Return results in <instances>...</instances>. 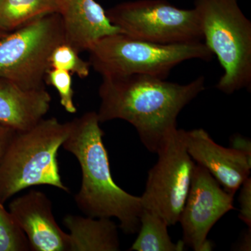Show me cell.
Instances as JSON below:
<instances>
[{
    "label": "cell",
    "mask_w": 251,
    "mask_h": 251,
    "mask_svg": "<svg viewBox=\"0 0 251 251\" xmlns=\"http://www.w3.org/2000/svg\"><path fill=\"white\" fill-rule=\"evenodd\" d=\"M201 75L187 84L168 82L151 75L102 77L99 89L100 123L122 120L134 126L150 152L176 128L180 112L205 90Z\"/></svg>",
    "instance_id": "cell-1"
},
{
    "label": "cell",
    "mask_w": 251,
    "mask_h": 251,
    "mask_svg": "<svg viewBox=\"0 0 251 251\" xmlns=\"http://www.w3.org/2000/svg\"><path fill=\"white\" fill-rule=\"evenodd\" d=\"M99 125L95 112L74 119L62 146L77 158L82 171L75 204L85 216L116 218L125 233H137L143 210L141 198L126 192L112 179L104 132Z\"/></svg>",
    "instance_id": "cell-2"
},
{
    "label": "cell",
    "mask_w": 251,
    "mask_h": 251,
    "mask_svg": "<svg viewBox=\"0 0 251 251\" xmlns=\"http://www.w3.org/2000/svg\"><path fill=\"white\" fill-rule=\"evenodd\" d=\"M70 122L44 118L29 129L16 132L0 159V201L18 193L49 185L69 193L59 174L58 151L67 139Z\"/></svg>",
    "instance_id": "cell-3"
},
{
    "label": "cell",
    "mask_w": 251,
    "mask_h": 251,
    "mask_svg": "<svg viewBox=\"0 0 251 251\" xmlns=\"http://www.w3.org/2000/svg\"><path fill=\"white\" fill-rule=\"evenodd\" d=\"M202 39L224 70L216 87L233 94L251 87V23L238 0H195Z\"/></svg>",
    "instance_id": "cell-4"
},
{
    "label": "cell",
    "mask_w": 251,
    "mask_h": 251,
    "mask_svg": "<svg viewBox=\"0 0 251 251\" xmlns=\"http://www.w3.org/2000/svg\"><path fill=\"white\" fill-rule=\"evenodd\" d=\"M87 51L90 67L102 77L140 74L166 79L175 67L185 61H209L214 56L202 41L166 45L122 32L102 38Z\"/></svg>",
    "instance_id": "cell-5"
},
{
    "label": "cell",
    "mask_w": 251,
    "mask_h": 251,
    "mask_svg": "<svg viewBox=\"0 0 251 251\" xmlns=\"http://www.w3.org/2000/svg\"><path fill=\"white\" fill-rule=\"evenodd\" d=\"M65 42L60 15H43L0 39V77L30 88L45 87L54 49Z\"/></svg>",
    "instance_id": "cell-6"
},
{
    "label": "cell",
    "mask_w": 251,
    "mask_h": 251,
    "mask_svg": "<svg viewBox=\"0 0 251 251\" xmlns=\"http://www.w3.org/2000/svg\"><path fill=\"white\" fill-rule=\"evenodd\" d=\"M110 22L123 33L158 44H181L202 40L196 10L184 9L167 0L125 1L106 11Z\"/></svg>",
    "instance_id": "cell-7"
},
{
    "label": "cell",
    "mask_w": 251,
    "mask_h": 251,
    "mask_svg": "<svg viewBox=\"0 0 251 251\" xmlns=\"http://www.w3.org/2000/svg\"><path fill=\"white\" fill-rule=\"evenodd\" d=\"M184 132L173 128L163 139L140 197L143 209L161 216L168 226L179 222L196 165L186 149Z\"/></svg>",
    "instance_id": "cell-8"
},
{
    "label": "cell",
    "mask_w": 251,
    "mask_h": 251,
    "mask_svg": "<svg viewBox=\"0 0 251 251\" xmlns=\"http://www.w3.org/2000/svg\"><path fill=\"white\" fill-rule=\"evenodd\" d=\"M233 201L234 196L221 187L205 168L196 164L179 220L185 245L195 251L212 250L208 234L225 214L234 209Z\"/></svg>",
    "instance_id": "cell-9"
},
{
    "label": "cell",
    "mask_w": 251,
    "mask_h": 251,
    "mask_svg": "<svg viewBox=\"0 0 251 251\" xmlns=\"http://www.w3.org/2000/svg\"><path fill=\"white\" fill-rule=\"evenodd\" d=\"M9 211L25 234L31 251H68L69 234L57 224L45 193L30 190L11 201Z\"/></svg>",
    "instance_id": "cell-10"
},
{
    "label": "cell",
    "mask_w": 251,
    "mask_h": 251,
    "mask_svg": "<svg viewBox=\"0 0 251 251\" xmlns=\"http://www.w3.org/2000/svg\"><path fill=\"white\" fill-rule=\"evenodd\" d=\"M185 143L193 161L205 168L225 191L234 196L249 177L251 158L216 143L202 128L185 130Z\"/></svg>",
    "instance_id": "cell-11"
},
{
    "label": "cell",
    "mask_w": 251,
    "mask_h": 251,
    "mask_svg": "<svg viewBox=\"0 0 251 251\" xmlns=\"http://www.w3.org/2000/svg\"><path fill=\"white\" fill-rule=\"evenodd\" d=\"M58 14L65 43L79 53L105 36L123 33L110 22L106 11L95 0H60Z\"/></svg>",
    "instance_id": "cell-12"
},
{
    "label": "cell",
    "mask_w": 251,
    "mask_h": 251,
    "mask_svg": "<svg viewBox=\"0 0 251 251\" xmlns=\"http://www.w3.org/2000/svg\"><path fill=\"white\" fill-rule=\"evenodd\" d=\"M51 100L45 87L30 88L0 77V123L14 131L29 129L45 118Z\"/></svg>",
    "instance_id": "cell-13"
},
{
    "label": "cell",
    "mask_w": 251,
    "mask_h": 251,
    "mask_svg": "<svg viewBox=\"0 0 251 251\" xmlns=\"http://www.w3.org/2000/svg\"><path fill=\"white\" fill-rule=\"evenodd\" d=\"M63 224L69 231L68 251L120 250L117 225L109 218L67 214Z\"/></svg>",
    "instance_id": "cell-14"
},
{
    "label": "cell",
    "mask_w": 251,
    "mask_h": 251,
    "mask_svg": "<svg viewBox=\"0 0 251 251\" xmlns=\"http://www.w3.org/2000/svg\"><path fill=\"white\" fill-rule=\"evenodd\" d=\"M60 0H0V31L9 33L43 15L58 14Z\"/></svg>",
    "instance_id": "cell-15"
},
{
    "label": "cell",
    "mask_w": 251,
    "mask_h": 251,
    "mask_svg": "<svg viewBox=\"0 0 251 251\" xmlns=\"http://www.w3.org/2000/svg\"><path fill=\"white\" fill-rule=\"evenodd\" d=\"M138 236L128 251H182L185 244L172 241L168 231V224L161 216L143 209L140 218Z\"/></svg>",
    "instance_id": "cell-16"
},
{
    "label": "cell",
    "mask_w": 251,
    "mask_h": 251,
    "mask_svg": "<svg viewBox=\"0 0 251 251\" xmlns=\"http://www.w3.org/2000/svg\"><path fill=\"white\" fill-rule=\"evenodd\" d=\"M29 242L14 216L0 201V251H29Z\"/></svg>",
    "instance_id": "cell-17"
},
{
    "label": "cell",
    "mask_w": 251,
    "mask_h": 251,
    "mask_svg": "<svg viewBox=\"0 0 251 251\" xmlns=\"http://www.w3.org/2000/svg\"><path fill=\"white\" fill-rule=\"evenodd\" d=\"M50 69L67 71L80 78L90 75V63L80 58L76 50L65 42L54 49L50 58Z\"/></svg>",
    "instance_id": "cell-18"
},
{
    "label": "cell",
    "mask_w": 251,
    "mask_h": 251,
    "mask_svg": "<svg viewBox=\"0 0 251 251\" xmlns=\"http://www.w3.org/2000/svg\"><path fill=\"white\" fill-rule=\"evenodd\" d=\"M46 82L58 92L60 103L67 112L74 114L77 108L74 103L72 74L60 69H50L46 75Z\"/></svg>",
    "instance_id": "cell-19"
},
{
    "label": "cell",
    "mask_w": 251,
    "mask_h": 251,
    "mask_svg": "<svg viewBox=\"0 0 251 251\" xmlns=\"http://www.w3.org/2000/svg\"><path fill=\"white\" fill-rule=\"evenodd\" d=\"M239 201L240 204L239 218L251 228V179L248 177L241 186Z\"/></svg>",
    "instance_id": "cell-20"
},
{
    "label": "cell",
    "mask_w": 251,
    "mask_h": 251,
    "mask_svg": "<svg viewBox=\"0 0 251 251\" xmlns=\"http://www.w3.org/2000/svg\"><path fill=\"white\" fill-rule=\"evenodd\" d=\"M231 148L234 149L251 158V143L249 138L236 134L230 138Z\"/></svg>",
    "instance_id": "cell-21"
},
{
    "label": "cell",
    "mask_w": 251,
    "mask_h": 251,
    "mask_svg": "<svg viewBox=\"0 0 251 251\" xmlns=\"http://www.w3.org/2000/svg\"><path fill=\"white\" fill-rule=\"evenodd\" d=\"M16 131L0 123V159Z\"/></svg>",
    "instance_id": "cell-22"
},
{
    "label": "cell",
    "mask_w": 251,
    "mask_h": 251,
    "mask_svg": "<svg viewBox=\"0 0 251 251\" xmlns=\"http://www.w3.org/2000/svg\"><path fill=\"white\" fill-rule=\"evenodd\" d=\"M251 229H249L247 232L244 234L242 240L241 241L239 251H251Z\"/></svg>",
    "instance_id": "cell-23"
},
{
    "label": "cell",
    "mask_w": 251,
    "mask_h": 251,
    "mask_svg": "<svg viewBox=\"0 0 251 251\" xmlns=\"http://www.w3.org/2000/svg\"><path fill=\"white\" fill-rule=\"evenodd\" d=\"M7 34L6 32H4V31H0V39H1V37H3L5 35V34Z\"/></svg>",
    "instance_id": "cell-24"
}]
</instances>
